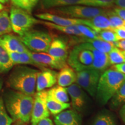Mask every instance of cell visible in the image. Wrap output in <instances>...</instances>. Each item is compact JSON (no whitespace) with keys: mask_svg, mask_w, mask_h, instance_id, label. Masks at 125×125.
<instances>
[{"mask_svg":"<svg viewBox=\"0 0 125 125\" xmlns=\"http://www.w3.org/2000/svg\"><path fill=\"white\" fill-rule=\"evenodd\" d=\"M76 83L90 96L93 97H96L101 73L92 68H89L76 72Z\"/></svg>","mask_w":125,"mask_h":125,"instance_id":"8","label":"cell"},{"mask_svg":"<svg viewBox=\"0 0 125 125\" xmlns=\"http://www.w3.org/2000/svg\"><path fill=\"white\" fill-rule=\"evenodd\" d=\"M12 31L21 37L31 30L35 24L41 21L34 18L29 12L13 6L10 10L9 16Z\"/></svg>","mask_w":125,"mask_h":125,"instance_id":"5","label":"cell"},{"mask_svg":"<svg viewBox=\"0 0 125 125\" xmlns=\"http://www.w3.org/2000/svg\"><path fill=\"white\" fill-rule=\"evenodd\" d=\"M114 44L116 48H119L122 51H125V40H120L118 42L114 43Z\"/></svg>","mask_w":125,"mask_h":125,"instance_id":"40","label":"cell"},{"mask_svg":"<svg viewBox=\"0 0 125 125\" xmlns=\"http://www.w3.org/2000/svg\"><path fill=\"white\" fill-rule=\"evenodd\" d=\"M82 25H85L97 32L103 30H114L111 26L106 13L97 15L94 18L82 19Z\"/></svg>","mask_w":125,"mask_h":125,"instance_id":"17","label":"cell"},{"mask_svg":"<svg viewBox=\"0 0 125 125\" xmlns=\"http://www.w3.org/2000/svg\"><path fill=\"white\" fill-rule=\"evenodd\" d=\"M19 64H29L38 67L37 64L32 60L30 51L26 52L20 53L18 65Z\"/></svg>","mask_w":125,"mask_h":125,"instance_id":"36","label":"cell"},{"mask_svg":"<svg viewBox=\"0 0 125 125\" xmlns=\"http://www.w3.org/2000/svg\"><path fill=\"white\" fill-rule=\"evenodd\" d=\"M2 86V79H0V90H1Z\"/></svg>","mask_w":125,"mask_h":125,"instance_id":"45","label":"cell"},{"mask_svg":"<svg viewBox=\"0 0 125 125\" xmlns=\"http://www.w3.org/2000/svg\"><path fill=\"white\" fill-rule=\"evenodd\" d=\"M113 10L119 17L125 21V8L116 7L114 8Z\"/></svg>","mask_w":125,"mask_h":125,"instance_id":"37","label":"cell"},{"mask_svg":"<svg viewBox=\"0 0 125 125\" xmlns=\"http://www.w3.org/2000/svg\"><path fill=\"white\" fill-rule=\"evenodd\" d=\"M37 125H54L53 121L49 118L41 120Z\"/></svg>","mask_w":125,"mask_h":125,"instance_id":"41","label":"cell"},{"mask_svg":"<svg viewBox=\"0 0 125 125\" xmlns=\"http://www.w3.org/2000/svg\"><path fill=\"white\" fill-rule=\"evenodd\" d=\"M35 16L40 19L45 20L46 21H49L59 26H75V25L82 24V19L64 18L49 12L36 14Z\"/></svg>","mask_w":125,"mask_h":125,"instance_id":"18","label":"cell"},{"mask_svg":"<svg viewBox=\"0 0 125 125\" xmlns=\"http://www.w3.org/2000/svg\"><path fill=\"white\" fill-rule=\"evenodd\" d=\"M13 65L8 52L0 45V74L8 72Z\"/></svg>","mask_w":125,"mask_h":125,"instance_id":"26","label":"cell"},{"mask_svg":"<svg viewBox=\"0 0 125 125\" xmlns=\"http://www.w3.org/2000/svg\"><path fill=\"white\" fill-rule=\"evenodd\" d=\"M69 97L71 99V105L74 110L78 113L85 111L88 103V97L85 90L76 83L66 87Z\"/></svg>","mask_w":125,"mask_h":125,"instance_id":"10","label":"cell"},{"mask_svg":"<svg viewBox=\"0 0 125 125\" xmlns=\"http://www.w3.org/2000/svg\"><path fill=\"white\" fill-rule=\"evenodd\" d=\"M48 90L37 92L34 96V103L31 116V125L37 124L44 119L49 118L50 112L46 104Z\"/></svg>","mask_w":125,"mask_h":125,"instance_id":"9","label":"cell"},{"mask_svg":"<svg viewBox=\"0 0 125 125\" xmlns=\"http://www.w3.org/2000/svg\"><path fill=\"white\" fill-rule=\"evenodd\" d=\"M78 30L82 34L83 37L85 38L93 39V40H100L98 32L94 31L86 26L82 24L76 25Z\"/></svg>","mask_w":125,"mask_h":125,"instance_id":"34","label":"cell"},{"mask_svg":"<svg viewBox=\"0 0 125 125\" xmlns=\"http://www.w3.org/2000/svg\"><path fill=\"white\" fill-rule=\"evenodd\" d=\"M19 38L28 49L35 53H46L53 40L47 32L34 30L29 31Z\"/></svg>","mask_w":125,"mask_h":125,"instance_id":"6","label":"cell"},{"mask_svg":"<svg viewBox=\"0 0 125 125\" xmlns=\"http://www.w3.org/2000/svg\"><path fill=\"white\" fill-rule=\"evenodd\" d=\"M40 0H10L14 7L31 13Z\"/></svg>","mask_w":125,"mask_h":125,"instance_id":"28","label":"cell"},{"mask_svg":"<svg viewBox=\"0 0 125 125\" xmlns=\"http://www.w3.org/2000/svg\"><path fill=\"white\" fill-rule=\"evenodd\" d=\"M107 11L104 8L76 5L54 8L51 13L66 18L86 19L105 14Z\"/></svg>","mask_w":125,"mask_h":125,"instance_id":"4","label":"cell"},{"mask_svg":"<svg viewBox=\"0 0 125 125\" xmlns=\"http://www.w3.org/2000/svg\"><path fill=\"white\" fill-rule=\"evenodd\" d=\"M14 125H27L26 124H20V123H16V124Z\"/></svg>","mask_w":125,"mask_h":125,"instance_id":"47","label":"cell"},{"mask_svg":"<svg viewBox=\"0 0 125 125\" xmlns=\"http://www.w3.org/2000/svg\"><path fill=\"white\" fill-rule=\"evenodd\" d=\"M5 106L13 122L26 124L30 122L34 103V96L9 90L4 95Z\"/></svg>","mask_w":125,"mask_h":125,"instance_id":"1","label":"cell"},{"mask_svg":"<svg viewBox=\"0 0 125 125\" xmlns=\"http://www.w3.org/2000/svg\"><path fill=\"white\" fill-rule=\"evenodd\" d=\"M67 60L70 67L79 72L92 68L93 56L91 51L78 44L70 51Z\"/></svg>","mask_w":125,"mask_h":125,"instance_id":"7","label":"cell"},{"mask_svg":"<svg viewBox=\"0 0 125 125\" xmlns=\"http://www.w3.org/2000/svg\"><path fill=\"white\" fill-rule=\"evenodd\" d=\"M41 24H43L47 26L48 27L51 28L52 29L58 31H60L62 33L68 34L70 35L77 36L79 37H83V36L79 31L78 30L76 25L75 26H59V25L53 24V23L49 22V21H41Z\"/></svg>","mask_w":125,"mask_h":125,"instance_id":"23","label":"cell"},{"mask_svg":"<svg viewBox=\"0 0 125 125\" xmlns=\"http://www.w3.org/2000/svg\"><path fill=\"white\" fill-rule=\"evenodd\" d=\"M48 95L56 100L62 103H68L70 97L65 87L55 86L48 90Z\"/></svg>","mask_w":125,"mask_h":125,"instance_id":"22","label":"cell"},{"mask_svg":"<svg viewBox=\"0 0 125 125\" xmlns=\"http://www.w3.org/2000/svg\"><path fill=\"white\" fill-rule=\"evenodd\" d=\"M74 41L77 42L78 44L86 42L93 49L101 52L105 53H108L109 52L115 47L113 43L107 42L100 40H93V39L87 38L85 37L75 38Z\"/></svg>","mask_w":125,"mask_h":125,"instance_id":"20","label":"cell"},{"mask_svg":"<svg viewBox=\"0 0 125 125\" xmlns=\"http://www.w3.org/2000/svg\"><path fill=\"white\" fill-rule=\"evenodd\" d=\"M115 4V0H86V6L106 8L111 7Z\"/></svg>","mask_w":125,"mask_h":125,"instance_id":"35","label":"cell"},{"mask_svg":"<svg viewBox=\"0 0 125 125\" xmlns=\"http://www.w3.org/2000/svg\"><path fill=\"white\" fill-rule=\"evenodd\" d=\"M108 55L109 62L111 65H118L125 62V57L122 53V51L116 46L109 52Z\"/></svg>","mask_w":125,"mask_h":125,"instance_id":"29","label":"cell"},{"mask_svg":"<svg viewBox=\"0 0 125 125\" xmlns=\"http://www.w3.org/2000/svg\"><path fill=\"white\" fill-rule=\"evenodd\" d=\"M31 57L37 64L38 68L60 70L67 65L66 62L56 58L46 52L35 53L30 52Z\"/></svg>","mask_w":125,"mask_h":125,"instance_id":"11","label":"cell"},{"mask_svg":"<svg viewBox=\"0 0 125 125\" xmlns=\"http://www.w3.org/2000/svg\"><path fill=\"white\" fill-rule=\"evenodd\" d=\"M38 70L27 66H18L10 73L8 84L13 90L34 96Z\"/></svg>","mask_w":125,"mask_h":125,"instance_id":"2","label":"cell"},{"mask_svg":"<svg viewBox=\"0 0 125 125\" xmlns=\"http://www.w3.org/2000/svg\"><path fill=\"white\" fill-rule=\"evenodd\" d=\"M125 81V75L113 68L102 73L97 88L96 97L98 102L101 105H105Z\"/></svg>","mask_w":125,"mask_h":125,"instance_id":"3","label":"cell"},{"mask_svg":"<svg viewBox=\"0 0 125 125\" xmlns=\"http://www.w3.org/2000/svg\"><path fill=\"white\" fill-rule=\"evenodd\" d=\"M9 1V0H0V3L2 4H6Z\"/></svg>","mask_w":125,"mask_h":125,"instance_id":"44","label":"cell"},{"mask_svg":"<svg viewBox=\"0 0 125 125\" xmlns=\"http://www.w3.org/2000/svg\"><path fill=\"white\" fill-rule=\"evenodd\" d=\"M69 44L64 39L55 38L53 39L47 53L59 60L67 62L69 54Z\"/></svg>","mask_w":125,"mask_h":125,"instance_id":"14","label":"cell"},{"mask_svg":"<svg viewBox=\"0 0 125 125\" xmlns=\"http://www.w3.org/2000/svg\"><path fill=\"white\" fill-rule=\"evenodd\" d=\"M76 5L86 6V0H41V6L43 9L56 8Z\"/></svg>","mask_w":125,"mask_h":125,"instance_id":"21","label":"cell"},{"mask_svg":"<svg viewBox=\"0 0 125 125\" xmlns=\"http://www.w3.org/2000/svg\"><path fill=\"white\" fill-rule=\"evenodd\" d=\"M0 45L8 52L23 53L29 51L20 38L12 34H5L0 37Z\"/></svg>","mask_w":125,"mask_h":125,"instance_id":"15","label":"cell"},{"mask_svg":"<svg viewBox=\"0 0 125 125\" xmlns=\"http://www.w3.org/2000/svg\"><path fill=\"white\" fill-rule=\"evenodd\" d=\"M79 44L92 52L93 56V64L91 68L92 69L96 70L102 74L108 70L109 67L111 66L109 62L108 53L101 52L93 49L86 42L79 43Z\"/></svg>","mask_w":125,"mask_h":125,"instance_id":"13","label":"cell"},{"mask_svg":"<svg viewBox=\"0 0 125 125\" xmlns=\"http://www.w3.org/2000/svg\"><path fill=\"white\" fill-rule=\"evenodd\" d=\"M93 125H116V123L110 114L103 112L96 117Z\"/></svg>","mask_w":125,"mask_h":125,"instance_id":"31","label":"cell"},{"mask_svg":"<svg viewBox=\"0 0 125 125\" xmlns=\"http://www.w3.org/2000/svg\"><path fill=\"white\" fill-rule=\"evenodd\" d=\"M106 15L107 16L111 26L114 30L125 29V21L119 17L113 10H107Z\"/></svg>","mask_w":125,"mask_h":125,"instance_id":"30","label":"cell"},{"mask_svg":"<svg viewBox=\"0 0 125 125\" xmlns=\"http://www.w3.org/2000/svg\"><path fill=\"white\" fill-rule=\"evenodd\" d=\"M122 51V53L123 54V56H124L125 57V51Z\"/></svg>","mask_w":125,"mask_h":125,"instance_id":"48","label":"cell"},{"mask_svg":"<svg viewBox=\"0 0 125 125\" xmlns=\"http://www.w3.org/2000/svg\"><path fill=\"white\" fill-rule=\"evenodd\" d=\"M76 72L67 64L57 74V83L59 86L67 87L76 83Z\"/></svg>","mask_w":125,"mask_h":125,"instance_id":"19","label":"cell"},{"mask_svg":"<svg viewBox=\"0 0 125 125\" xmlns=\"http://www.w3.org/2000/svg\"><path fill=\"white\" fill-rule=\"evenodd\" d=\"M119 115L122 121L125 123V104L120 109Z\"/></svg>","mask_w":125,"mask_h":125,"instance_id":"42","label":"cell"},{"mask_svg":"<svg viewBox=\"0 0 125 125\" xmlns=\"http://www.w3.org/2000/svg\"><path fill=\"white\" fill-rule=\"evenodd\" d=\"M46 104L50 114L54 116L58 115L65 109L70 107V103H62L56 100L48 95L46 100Z\"/></svg>","mask_w":125,"mask_h":125,"instance_id":"25","label":"cell"},{"mask_svg":"<svg viewBox=\"0 0 125 125\" xmlns=\"http://www.w3.org/2000/svg\"><path fill=\"white\" fill-rule=\"evenodd\" d=\"M4 8V7L3 6V5L0 3V11H1V10H2Z\"/></svg>","mask_w":125,"mask_h":125,"instance_id":"46","label":"cell"},{"mask_svg":"<svg viewBox=\"0 0 125 125\" xmlns=\"http://www.w3.org/2000/svg\"><path fill=\"white\" fill-rule=\"evenodd\" d=\"M114 70L119 72L122 74L125 75V62L120 64L115 65L112 66V68Z\"/></svg>","mask_w":125,"mask_h":125,"instance_id":"38","label":"cell"},{"mask_svg":"<svg viewBox=\"0 0 125 125\" xmlns=\"http://www.w3.org/2000/svg\"><path fill=\"white\" fill-rule=\"evenodd\" d=\"M109 101V107L112 109L119 108L125 104V81L119 87Z\"/></svg>","mask_w":125,"mask_h":125,"instance_id":"24","label":"cell"},{"mask_svg":"<svg viewBox=\"0 0 125 125\" xmlns=\"http://www.w3.org/2000/svg\"><path fill=\"white\" fill-rule=\"evenodd\" d=\"M12 31L10 18L7 10L0 11V37Z\"/></svg>","mask_w":125,"mask_h":125,"instance_id":"27","label":"cell"},{"mask_svg":"<svg viewBox=\"0 0 125 125\" xmlns=\"http://www.w3.org/2000/svg\"><path fill=\"white\" fill-rule=\"evenodd\" d=\"M100 40L110 43H115L120 41L116 32L113 30H103L98 32Z\"/></svg>","mask_w":125,"mask_h":125,"instance_id":"33","label":"cell"},{"mask_svg":"<svg viewBox=\"0 0 125 125\" xmlns=\"http://www.w3.org/2000/svg\"><path fill=\"white\" fill-rule=\"evenodd\" d=\"M114 31L116 32L120 40H125V29H115Z\"/></svg>","mask_w":125,"mask_h":125,"instance_id":"39","label":"cell"},{"mask_svg":"<svg viewBox=\"0 0 125 125\" xmlns=\"http://www.w3.org/2000/svg\"><path fill=\"white\" fill-rule=\"evenodd\" d=\"M57 72L49 68H44L38 73L36 81V90L43 91L52 87L57 83Z\"/></svg>","mask_w":125,"mask_h":125,"instance_id":"12","label":"cell"},{"mask_svg":"<svg viewBox=\"0 0 125 125\" xmlns=\"http://www.w3.org/2000/svg\"><path fill=\"white\" fill-rule=\"evenodd\" d=\"M13 122L6 109L3 98L0 97V125H11Z\"/></svg>","mask_w":125,"mask_h":125,"instance_id":"32","label":"cell"},{"mask_svg":"<svg viewBox=\"0 0 125 125\" xmlns=\"http://www.w3.org/2000/svg\"><path fill=\"white\" fill-rule=\"evenodd\" d=\"M54 125H82L80 114L74 109H65L54 117Z\"/></svg>","mask_w":125,"mask_h":125,"instance_id":"16","label":"cell"},{"mask_svg":"<svg viewBox=\"0 0 125 125\" xmlns=\"http://www.w3.org/2000/svg\"><path fill=\"white\" fill-rule=\"evenodd\" d=\"M115 4L118 7L125 8V0H115Z\"/></svg>","mask_w":125,"mask_h":125,"instance_id":"43","label":"cell"}]
</instances>
